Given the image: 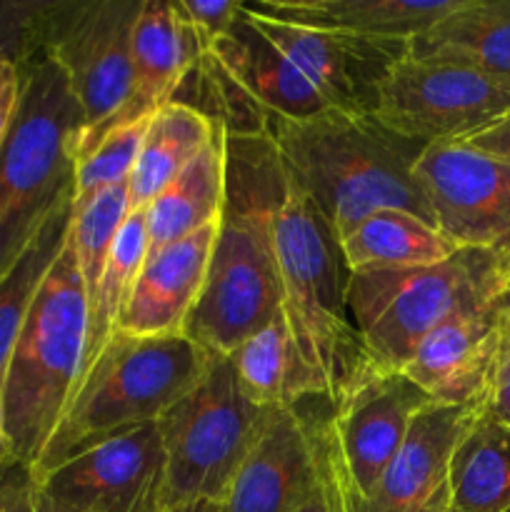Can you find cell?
Segmentation results:
<instances>
[{"label": "cell", "instance_id": "obj_1", "mask_svg": "<svg viewBox=\"0 0 510 512\" xmlns=\"http://www.w3.org/2000/svg\"><path fill=\"white\" fill-rule=\"evenodd\" d=\"M288 173L270 135H225V205L203 293L183 335L210 355H230L283 313L275 213Z\"/></svg>", "mask_w": 510, "mask_h": 512}, {"label": "cell", "instance_id": "obj_2", "mask_svg": "<svg viewBox=\"0 0 510 512\" xmlns=\"http://www.w3.org/2000/svg\"><path fill=\"white\" fill-rule=\"evenodd\" d=\"M270 140L288 178L318 210L335 243L375 210H408L433 223L413 175L425 148L373 115L340 110L303 120L270 115Z\"/></svg>", "mask_w": 510, "mask_h": 512}, {"label": "cell", "instance_id": "obj_3", "mask_svg": "<svg viewBox=\"0 0 510 512\" xmlns=\"http://www.w3.org/2000/svg\"><path fill=\"white\" fill-rule=\"evenodd\" d=\"M275 255L283 318L313 393L338 403L373 368L350 318L348 268L338 243L290 178L275 213Z\"/></svg>", "mask_w": 510, "mask_h": 512}, {"label": "cell", "instance_id": "obj_4", "mask_svg": "<svg viewBox=\"0 0 510 512\" xmlns=\"http://www.w3.org/2000/svg\"><path fill=\"white\" fill-rule=\"evenodd\" d=\"M213 355L185 335L135 338L115 333L83 370L68 408L35 465L43 480L58 465L120 433L153 425L203 375Z\"/></svg>", "mask_w": 510, "mask_h": 512}, {"label": "cell", "instance_id": "obj_5", "mask_svg": "<svg viewBox=\"0 0 510 512\" xmlns=\"http://www.w3.org/2000/svg\"><path fill=\"white\" fill-rule=\"evenodd\" d=\"M85 335L88 295L65 240L35 293L0 383L13 455L30 470L43 458L73 398L83 368Z\"/></svg>", "mask_w": 510, "mask_h": 512}, {"label": "cell", "instance_id": "obj_6", "mask_svg": "<svg viewBox=\"0 0 510 512\" xmlns=\"http://www.w3.org/2000/svg\"><path fill=\"white\" fill-rule=\"evenodd\" d=\"M503 283V258L458 250L425 268L348 273L345 300L370 368L400 373L425 335L458 315L490 308Z\"/></svg>", "mask_w": 510, "mask_h": 512}, {"label": "cell", "instance_id": "obj_7", "mask_svg": "<svg viewBox=\"0 0 510 512\" xmlns=\"http://www.w3.org/2000/svg\"><path fill=\"white\" fill-rule=\"evenodd\" d=\"M83 125L63 70L43 58L23 73V95L0 150V280L45 220L73 200V150Z\"/></svg>", "mask_w": 510, "mask_h": 512}, {"label": "cell", "instance_id": "obj_8", "mask_svg": "<svg viewBox=\"0 0 510 512\" xmlns=\"http://www.w3.org/2000/svg\"><path fill=\"white\" fill-rule=\"evenodd\" d=\"M428 398L403 373H365L338 403L305 398L295 405L313 450L315 475L330 512H353L403 448Z\"/></svg>", "mask_w": 510, "mask_h": 512}, {"label": "cell", "instance_id": "obj_9", "mask_svg": "<svg viewBox=\"0 0 510 512\" xmlns=\"http://www.w3.org/2000/svg\"><path fill=\"white\" fill-rule=\"evenodd\" d=\"M275 413L250 405L230 360L213 355L198 383L155 423L165 453L163 508L220 503Z\"/></svg>", "mask_w": 510, "mask_h": 512}, {"label": "cell", "instance_id": "obj_10", "mask_svg": "<svg viewBox=\"0 0 510 512\" xmlns=\"http://www.w3.org/2000/svg\"><path fill=\"white\" fill-rule=\"evenodd\" d=\"M143 0H55L45 58L63 70L83 125L73 163L118 123L130 98V38Z\"/></svg>", "mask_w": 510, "mask_h": 512}, {"label": "cell", "instance_id": "obj_11", "mask_svg": "<svg viewBox=\"0 0 510 512\" xmlns=\"http://www.w3.org/2000/svg\"><path fill=\"white\" fill-rule=\"evenodd\" d=\"M508 113V80L463 65L405 55L383 80L373 118L428 148L470 140Z\"/></svg>", "mask_w": 510, "mask_h": 512}, {"label": "cell", "instance_id": "obj_12", "mask_svg": "<svg viewBox=\"0 0 510 512\" xmlns=\"http://www.w3.org/2000/svg\"><path fill=\"white\" fill-rule=\"evenodd\" d=\"M413 175L445 238L460 250L510 258V160L453 140L428 145Z\"/></svg>", "mask_w": 510, "mask_h": 512}, {"label": "cell", "instance_id": "obj_13", "mask_svg": "<svg viewBox=\"0 0 510 512\" xmlns=\"http://www.w3.org/2000/svg\"><path fill=\"white\" fill-rule=\"evenodd\" d=\"M38 485L78 512H165V453L158 425H140L85 450Z\"/></svg>", "mask_w": 510, "mask_h": 512}, {"label": "cell", "instance_id": "obj_14", "mask_svg": "<svg viewBox=\"0 0 510 512\" xmlns=\"http://www.w3.org/2000/svg\"><path fill=\"white\" fill-rule=\"evenodd\" d=\"M248 15L318 90L328 108L340 113L373 115L383 80L408 55V40L333 33Z\"/></svg>", "mask_w": 510, "mask_h": 512}, {"label": "cell", "instance_id": "obj_15", "mask_svg": "<svg viewBox=\"0 0 510 512\" xmlns=\"http://www.w3.org/2000/svg\"><path fill=\"white\" fill-rule=\"evenodd\" d=\"M503 328L495 308L475 310L448 320L425 335L400 373L435 405L485 408Z\"/></svg>", "mask_w": 510, "mask_h": 512}, {"label": "cell", "instance_id": "obj_16", "mask_svg": "<svg viewBox=\"0 0 510 512\" xmlns=\"http://www.w3.org/2000/svg\"><path fill=\"white\" fill-rule=\"evenodd\" d=\"M483 410V408H480ZM478 408L430 405L415 418L403 448L368 500L353 512H450V460Z\"/></svg>", "mask_w": 510, "mask_h": 512}, {"label": "cell", "instance_id": "obj_17", "mask_svg": "<svg viewBox=\"0 0 510 512\" xmlns=\"http://www.w3.org/2000/svg\"><path fill=\"white\" fill-rule=\"evenodd\" d=\"M218 223L205 225L165 248L150 250L120 315L118 333L135 338L183 335L203 293Z\"/></svg>", "mask_w": 510, "mask_h": 512}, {"label": "cell", "instance_id": "obj_18", "mask_svg": "<svg viewBox=\"0 0 510 512\" xmlns=\"http://www.w3.org/2000/svg\"><path fill=\"white\" fill-rule=\"evenodd\" d=\"M315 488L318 475L300 413L278 410L235 473L218 512H298Z\"/></svg>", "mask_w": 510, "mask_h": 512}, {"label": "cell", "instance_id": "obj_19", "mask_svg": "<svg viewBox=\"0 0 510 512\" xmlns=\"http://www.w3.org/2000/svg\"><path fill=\"white\" fill-rule=\"evenodd\" d=\"M200 53L175 0H143L130 38V98L115 125L150 118L168 105Z\"/></svg>", "mask_w": 510, "mask_h": 512}, {"label": "cell", "instance_id": "obj_20", "mask_svg": "<svg viewBox=\"0 0 510 512\" xmlns=\"http://www.w3.org/2000/svg\"><path fill=\"white\" fill-rule=\"evenodd\" d=\"M210 53L275 118L303 120L330 110L283 50L253 23L243 5L233 25L210 45Z\"/></svg>", "mask_w": 510, "mask_h": 512}, {"label": "cell", "instance_id": "obj_21", "mask_svg": "<svg viewBox=\"0 0 510 512\" xmlns=\"http://www.w3.org/2000/svg\"><path fill=\"white\" fill-rule=\"evenodd\" d=\"M458 0H243L260 18L333 33L410 40L423 33Z\"/></svg>", "mask_w": 510, "mask_h": 512}, {"label": "cell", "instance_id": "obj_22", "mask_svg": "<svg viewBox=\"0 0 510 512\" xmlns=\"http://www.w3.org/2000/svg\"><path fill=\"white\" fill-rule=\"evenodd\" d=\"M408 58L463 65L510 83V0H458L408 40Z\"/></svg>", "mask_w": 510, "mask_h": 512}, {"label": "cell", "instance_id": "obj_23", "mask_svg": "<svg viewBox=\"0 0 510 512\" xmlns=\"http://www.w3.org/2000/svg\"><path fill=\"white\" fill-rule=\"evenodd\" d=\"M223 205L225 133L218 130L208 148L143 208L148 253L218 223Z\"/></svg>", "mask_w": 510, "mask_h": 512}, {"label": "cell", "instance_id": "obj_24", "mask_svg": "<svg viewBox=\"0 0 510 512\" xmlns=\"http://www.w3.org/2000/svg\"><path fill=\"white\" fill-rule=\"evenodd\" d=\"M348 273L438 265L458 253L433 223L408 210H375L338 243Z\"/></svg>", "mask_w": 510, "mask_h": 512}, {"label": "cell", "instance_id": "obj_25", "mask_svg": "<svg viewBox=\"0 0 510 512\" xmlns=\"http://www.w3.org/2000/svg\"><path fill=\"white\" fill-rule=\"evenodd\" d=\"M235 383L243 398L260 410H288L313 398V385L303 368L283 313L270 320L230 355Z\"/></svg>", "mask_w": 510, "mask_h": 512}, {"label": "cell", "instance_id": "obj_26", "mask_svg": "<svg viewBox=\"0 0 510 512\" xmlns=\"http://www.w3.org/2000/svg\"><path fill=\"white\" fill-rule=\"evenodd\" d=\"M218 130V125L183 103H168L153 113L128 178L130 210H143L168 188L208 148Z\"/></svg>", "mask_w": 510, "mask_h": 512}, {"label": "cell", "instance_id": "obj_27", "mask_svg": "<svg viewBox=\"0 0 510 512\" xmlns=\"http://www.w3.org/2000/svg\"><path fill=\"white\" fill-rule=\"evenodd\" d=\"M455 512H510V428L480 410L450 460Z\"/></svg>", "mask_w": 510, "mask_h": 512}, {"label": "cell", "instance_id": "obj_28", "mask_svg": "<svg viewBox=\"0 0 510 512\" xmlns=\"http://www.w3.org/2000/svg\"><path fill=\"white\" fill-rule=\"evenodd\" d=\"M145 258H148V233H145L143 210H130L113 248H110L98 288H95L93 298L88 300V335H85L80 375L98 358L108 340L118 333L120 315L128 305Z\"/></svg>", "mask_w": 510, "mask_h": 512}, {"label": "cell", "instance_id": "obj_29", "mask_svg": "<svg viewBox=\"0 0 510 512\" xmlns=\"http://www.w3.org/2000/svg\"><path fill=\"white\" fill-rule=\"evenodd\" d=\"M170 103H183L218 125L228 138L270 135V113L230 75V70L203 50Z\"/></svg>", "mask_w": 510, "mask_h": 512}, {"label": "cell", "instance_id": "obj_30", "mask_svg": "<svg viewBox=\"0 0 510 512\" xmlns=\"http://www.w3.org/2000/svg\"><path fill=\"white\" fill-rule=\"evenodd\" d=\"M70 218H73V200L60 205L45 220V225L35 235L33 243L28 245V250L20 255L18 263L0 280V383H3L10 353H13L15 340L23 330L35 293H38L45 273L55 263L65 240H68Z\"/></svg>", "mask_w": 510, "mask_h": 512}, {"label": "cell", "instance_id": "obj_31", "mask_svg": "<svg viewBox=\"0 0 510 512\" xmlns=\"http://www.w3.org/2000/svg\"><path fill=\"white\" fill-rule=\"evenodd\" d=\"M128 215V183L103 190L85 205L73 208L68 243L75 255V263H78L88 300L93 298L95 288H98L100 275H103L105 263H108L110 248H113Z\"/></svg>", "mask_w": 510, "mask_h": 512}, {"label": "cell", "instance_id": "obj_32", "mask_svg": "<svg viewBox=\"0 0 510 512\" xmlns=\"http://www.w3.org/2000/svg\"><path fill=\"white\" fill-rule=\"evenodd\" d=\"M153 118V115H150ZM150 118L130 120L115 125L108 135L100 138L93 150L73 163V208L85 205L103 190L128 183L135 158L143 145Z\"/></svg>", "mask_w": 510, "mask_h": 512}, {"label": "cell", "instance_id": "obj_33", "mask_svg": "<svg viewBox=\"0 0 510 512\" xmlns=\"http://www.w3.org/2000/svg\"><path fill=\"white\" fill-rule=\"evenodd\" d=\"M55 0H0V58L20 73L45 58Z\"/></svg>", "mask_w": 510, "mask_h": 512}, {"label": "cell", "instance_id": "obj_34", "mask_svg": "<svg viewBox=\"0 0 510 512\" xmlns=\"http://www.w3.org/2000/svg\"><path fill=\"white\" fill-rule=\"evenodd\" d=\"M240 5L243 0H175V8L203 50H210V45L233 25Z\"/></svg>", "mask_w": 510, "mask_h": 512}, {"label": "cell", "instance_id": "obj_35", "mask_svg": "<svg viewBox=\"0 0 510 512\" xmlns=\"http://www.w3.org/2000/svg\"><path fill=\"white\" fill-rule=\"evenodd\" d=\"M0 512H38V480L18 460L0 470Z\"/></svg>", "mask_w": 510, "mask_h": 512}, {"label": "cell", "instance_id": "obj_36", "mask_svg": "<svg viewBox=\"0 0 510 512\" xmlns=\"http://www.w3.org/2000/svg\"><path fill=\"white\" fill-rule=\"evenodd\" d=\"M20 95H23V73L13 63L0 58V150H3L15 115H18Z\"/></svg>", "mask_w": 510, "mask_h": 512}, {"label": "cell", "instance_id": "obj_37", "mask_svg": "<svg viewBox=\"0 0 510 512\" xmlns=\"http://www.w3.org/2000/svg\"><path fill=\"white\" fill-rule=\"evenodd\" d=\"M495 420L510 428V338L503 333V343H500L498 365H495L493 385H490L488 405H485Z\"/></svg>", "mask_w": 510, "mask_h": 512}, {"label": "cell", "instance_id": "obj_38", "mask_svg": "<svg viewBox=\"0 0 510 512\" xmlns=\"http://www.w3.org/2000/svg\"><path fill=\"white\" fill-rule=\"evenodd\" d=\"M473 148L483 150V153L495 155V158L510 160V113L505 118H500L498 123H493L490 128H485L483 133L473 135L470 140H465Z\"/></svg>", "mask_w": 510, "mask_h": 512}, {"label": "cell", "instance_id": "obj_39", "mask_svg": "<svg viewBox=\"0 0 510 512\" xmlns=\"http://www.w3.org/2000/svg\"><path fill=\"white\" fill-rule=\"evenodd\" d=\"M493 308L500 320V328H503V333L510 338V273H505V283L503 288H500L498 298H495Z\"/></svg>", "mask_w": 510, "mask_h": 512}, {"label": "cell", "instance_id": "obj_40", "mask_svg": "<svg viewBox=\"0 0 510 512\" xmlns=\"http://www.w3.org/2000/svg\"><path fill=\"white\" fill-rule=\"evenodd\" d=\"M13 445H10L8 438V428H5V415H3V398H0V470L5 468L8 463H13Z\"/></svg>", "mask_w": 510, "mask_h": 512}, {"label": "cell", "instance_id": "obj_41", "mask_svg": "<svg viewBox=\"0 0 510 512\" xmlns=\"http://www.w3.org/2000/svg\"><path fill=\"white\" fill-rule=\"evenodd\" d=\"M38 512H78V510H73V508H68V505L53 500L50 495H45L38 485Z\"/></svg>", "mask_w": 510, "mask_h": 512}, {"label": "cell", "instance_id": "obj_42", "mask_svg": "<svg viewBox=\"0 0 510 512\" xmlns=\"http://www.w3.org/2000/svg\"><path fill=\"white\" fill-rule=\"evenodd\" d=\"M298 512H330L328 505H325L323 493H320V485H318V488H315V493L310 495V498L305 500L303 505H300Z\"/></svg>", "mask_w": 510, "mask_h": 512}, {"label": "cell", "instance_id": "obj_43", "mask_svg": "<svg viewBox=\"0 0 510 512\" xmlns=\"http://www.w3.org/2000/svg\"><path fill=\"white\" fill-rule=\"evenodd\" d=\"M165 512H218V503H190V505H178V508H170Z\"/></svg>", "mask_w": 510, "mask_h": 512}, {"label": "cell", "instance_id": "obj_44", "mask_svg": "<svg viewBox=\"0 0 510 512\" xmlns=\"http://www.w3.org/2000/svg\"><path fill=\"white\" fill-rule=\"evenodd\" d=\"M503 268H505V273H510V258L503 260Z\"/></svg>", "mask_w": 510, "mask_h": 512}, {"label": "cell", "instance_id": "obj_45", "mask_svg": "<svg viewBox=\"0 0 510 512\" xmlns=\"http://www.w3.org/2000/svg\"><path fill=\"white\" fill-rule=\"evenodd\" d=\"M450 512H455V510H450Z\"/></svg>", "mask_w": 510, "mask_h": 512}]
</instances>
